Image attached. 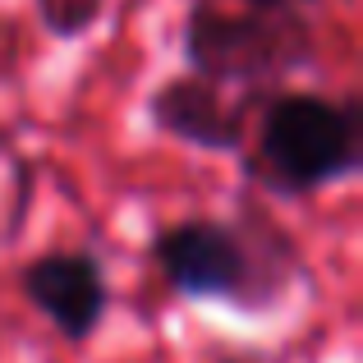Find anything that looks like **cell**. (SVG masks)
Masks as SVG:
<instances>
[{
  "label": "cell",
  "instance_id": "cell-1",
  "mask_svg": "<svg viewBox=\"0 0 363 363\" xmlns=\"http://www.w3.org/2000/svg\"><path fill=\"white\" fill-rule=\"evenodd\" d=\"M147 257L170 294L225 303L235 313H276L308 276L303 248L257 198H240L235 216H184L152 235Z\"/></svg>",
  "mask_w": 363,
  "mask_h": 363
},
{
  "label": "cell",
  "instance_id": "cell-4",
  "mask_svg": "<svg viewBox=\"0 0 363 363\" xmlns=\"http://www.w3.org/2000/svg\"><path fill=\"white\" fill-rule=\"evenodd\" d=\"M272 88H225L194 69H175L147 92L143 116L170 143H184L212 157H240L257 101Z\"/></svg>",
  "mask_w": 363,
  "mask_h": 363
},
{
  "label": "cell",
  "instance_id": "cell-5",
  "mask_svg": "<svg viewBox=\"0 0 363 363\" xmlns=\"http://www.w3.org/2000/svg\"><path fill=\"white\" fill-rule=\"evenodd\" d=\"M18 294L69 345H88L111 313L106 267L92 248H51L18 267Z\"/></svg>",
  "mask_w": 363,
  "mask_h": 363
},
{
  "label": "cell",
  "instance_id": "cell-2",
  "mask_svg": "<svg viewBox=\"0 0 363 363\" xmlns=\"http://www.w3.org/2000/svg\"><path fill=\"white\" fill-rule=\"evenodd\" d=\"M240 161L272 198H313L345 184L363 166V97L281 83L257 101Z\"/></svg>",
  "mask_w": 363,
  "mask_h": 363
},
{
  "label": "cell",
  "instance_id": "cell-3",
  "mask_svg": "<svg viewBox=\"0 0 363 363\" xmlns=\"http://www.w3.org/2000/svg\"><path fill=\"white\" fill-rule=\"evenodd\" d=\"M179 55L194 74L225 88H281L318 69L322 37L308 9H225L221 0H189Z\"/></svg>",
  "mask_w": 363,
  "mask_h": 363
},
{
  "label": "cell",
  "instance_id": "cell-6",
  "mask_svg": "<svg viewBox=\"0 0 363 363\" xmlns=\"http://www.w3.org/2000/svg\"><path fill=\"white\" fill-rule=\"evenodd\" d=\"M37 23L55 37V42H79L106 14V0H33Z\"/></svg>",
  "mask_w": 363,
  "mask_h": 363
},
{
  "label": "cell",
  "instance_id": "cell-7",
  "mask_svg": "<svg viewBox=\"0 0 363 363\" xmlns=\"http://www.w3.org/2000/svg\"><path fill=\"white\" fill-rule=\"evenodd\" d=\"M240 5H253V9H313L318 0H240Z\"/></svg>",
  "mask_w": 363,
  "mask_h": 363
}]
</instances>
